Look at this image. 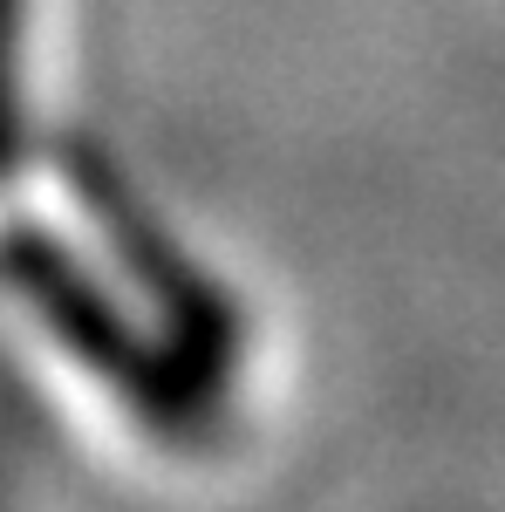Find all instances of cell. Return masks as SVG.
<instances>
[{"instance_id":"1","label":"cell","mask_w":505,"mask_h":512,"mask_svg":"<svg viewBox=\"0 0 505 512\" xmlns=\"http://www.w3.org/2000/svg\"><path fill=\"white\" fill-rule=\"evenodd\" d=\"M21 14L28 0H0V178L21 158Z\"/></svg>"}]
</instances>
